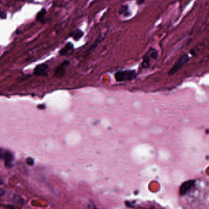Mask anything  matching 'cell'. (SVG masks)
Returning a JSON list of instances; mask_svg holds the SVG:
<instances>
[{"label":"cell","instance_id":"1","mask_svg":"<svg viewBox=\"0 0 209 209\" xmlns=\"http://www.w3.org/2000/svg\"><path fill=\"white\" fill-rule=\"evenodd\" d=\"M136 75V73L134 70H126V71L116 72L114 75V77L118 82H123L134 79Z\"/></svg>","mask_w":209,"mask_h":209},{"label":"cell","instance_id":"2","mask_svg":"<svg viewBox=\"0 0 209 209\" xmlns=\"http://www.w3.org/2000/svg\"><path fill=\"white\" fill-rule=\"evenodd\" d=\"M189 59L188 55H185L182 56L174 65V66L170 69V71L168 72L169 75H172L174 74H176L177 72L179 71V69L185 64Z\"/></svg>","mask_w":209,"mask_h":209},{"label":"cell","instance_id":"3","mask_svg":"<svg viewBox=\"0 0 209 209\" xmlns=\"http://www.w3.org/2000/svg\"><path fill=\"white\" fill-rule=\"evenodd\" d=\"M195 184L194 181H188L184 182L180 187V194L181 195H184L188 193L190 190L194 187Z\"/></svg>","mask_w":209,"mask_h":209},{"label":"cell","instance_id":"4","mask_svg":"<svg viewBox=\"0 0 209 209\" xmlns=\"http://www.w3.org/2000/svg\"><path fill=\"white\" fill-rule=\"evenodd\" d=\"M48 65L45 64H41L38 65L34 69V74L37 76H44L47 74Z\"/></svg>","mask_w":209,"mask_h":209},{"label":"cell","instance_id":"5","mask_svg":"<svg viewBox=\"0 0 209 209\" xmlns=\"http://www.w3.org/2000/svg\"><path fill=\"white\" fill-rule=\"evenodd\" d=\"M3 160L5 163L6 167H11L12 166V161L14 160V155L12 153L9 151H5V155L3 157Z\"/></svg>","mask_w":209,"mask_h":209},{"label":"cell","instance_id":"6","mask_svg":"<svg viewBox=\"0 0 209 209\" xmlns=\"http://www.w3.org/2000/svg\"><path fill=\"white\" fill-rule=\"evenodd\" d=\"M69 64V61H65L63 62L56 70L55 74L57 77H62L64 74H65V67Z\"/></svg>","mask_w":209,"mask_h":209},{"label":"cell","instance_id":"7","mask_svg":"<svg viewBox=\"0 0 209 209\" xmlns=\"http://www.w3.org/2000/svg\"><path fill=\"white\" fill-rule=\"evenodd\" d=\"M83 31H82L80 29H77L70 34V36H71L75 41H78L83 36Z\"/></svg>","mask_w":209,"mask_h":209},{"label":"cell","instance_id":"8","mask_svg":"<svg viewBox=\"0 0 209 209\" xmlns=\"http://www.w3.org/2000/svg\"><path fill=\"white\" fill-rule=\"evenodd\" d=\"M74 48V45L71 42H68L64 47H63L59 51V54L61 56H65L70 51H71Z\"/></svg>","mask_w":209,"mask_h":209},{"label":"cell","instance_id":"9","mask_svg":"<svg viewBox=\"0 0 209 209\" xmlns=\"http://www.w3.org/2000/svg\"><path fill=\"white\" fill-rule=\"evenodd\" d=\"M119 14L120 15H122L124 17H127L131 15V12L129 9V7L128 5H122L119 8Z\"/></svg>","mask_w":209,"mask_h":209},{"label":"cell","instance_id":"10","mask_svg":"<svg viewBox=\"0 0 209 209\" xmlns=\"http://www.w3.org/2000/svg\"><path fill=\"white\" fill-rule=\"evenodd\" d=\"M46 13H47V11L44 8L42 9L37 15L36 20L41 23H45V16L46 15Z\"/></svg>","mask_w":209,"mask_h":209},{"label":"cell","instance_id":"11","mask_svg":"<svg viewBox=\"0 0 209 209\" xmlns=\"http://www.w3.org/2000/svg\"><path fill=\"white\" fill-rule=\"evenodd\" d=\"M149 55L148 53L143 58V61L142 63V66L144 68H146L149 66Z\"/></svg>","mask_w":209,"mask_h":209},{"label":"cell","instance_id":"12","mask_svg":"<svg viewBox=\"0 0 209 209\" xmlns=\"http://www.w3.org/2000/svg\"><path fill=\"white\" fill-rule=\"evenodd\" d=\"M26 161L27 164L29 165V166H33L34 164V159H33L32 158H31V157H28V158H27Z\"/></svg>","mask_w":209,"mask_h":209},{"label":"cell","instance_id":"13","mask_svg":"<svg viewBox=\"0 0 209 209\" xmlns=\"http://www.w3.org/2000/svg\"><path fill=\"white\" fill-rule=\"evenodd\" d=\"M103 40V38H98V39H97V40H96V41L92 45V46H91V48H90V50H92V49H93V48H94L101 41Z\"/></svg>","mask_w":209,"mask_h":209},{"label":"cell","instance_id":"14","mask_svg":"<svg viewBox=\"0 0 209 209\" xmlns=\"http://www.w3.org/2000/svg\"><path fill=\"white\" fill-rule=\"evenodd\" d=\"M5 152V150H3V149H0V160L3 159Z\"/></svg>","mask_w":209,"mask_h":209},{"label":"cell","instance_id":"15","mask_svg":"<svg viewBox=\"0 0 209 209\" xmlns=\"http://www.w3.org/2000/svg\"><path fill=\"white\" fill-rule=\"evenodd\" d=\"M6 13L4 12H0V17L2 18H6Z\"/></svg>","mask_w":209,"mask_h":209},{"label":"cell","instance_id":"16","mask_svg":"<svg viewBox=\"0 0 209 209\" xmlns=\"http://www.w3.org/2000/svg\"><path fill=\"white\" fill-rule=\"evenodd\" d=\"M144 2H145V0H137V2H136V3L138 5H141L144 4Z\"/></svg>","mask_w":209,"mask_h":209},{"label":"cell","instance_id":"17","mask_svg":"<svg viewBox=\"0 0 209 209\" xmlns=\"http://www.w3.org/2000/svg\"><path fill=\"white\" fill-rule=\"evenodd\" d=\"M38 107L41 110H44L45 108V105L44 104H39Z\"/></svg>","mask_w":209,"mask_h":209},{"label":"cell","instance_id":"18","mask_svg":"<svg viewBox=\"0 0 209 209\" xmlns=\"http://www.w3.org/2000/svg\"><path fill=\"white\" fill-rule=\"evenodd\" d=\"M5 193V190L3 188H0V196H3Z\"/></svg>","mask_w":209,"mask_h":209},{"label":"cell","instance_id":"19","mask_svg":"<svg viewBox=\"0 0 209 209\" xmlns=\"http://www.w3.org/2000/svg\"><path fill=\"white\" fill-rule=\"evenodd\" d=\"M91 209H98V208H97L94 205H92V207H91Z\"/></svg>","mask_w":209,"mask_h":209},{"label":"cell","instance_id":"20","mask_svg":"<svg viewBox=\"0 0 209 209\" xmlns=\"http://www.w3.org/2000/svg\"><path fill=\"white\" fill-rule=\"evenodd\" d=\"M3 184V182H2V180H1V179H0V185H1V184Z\"/></svg>","mask_w":209,"mask_h":209}]
</instances>
